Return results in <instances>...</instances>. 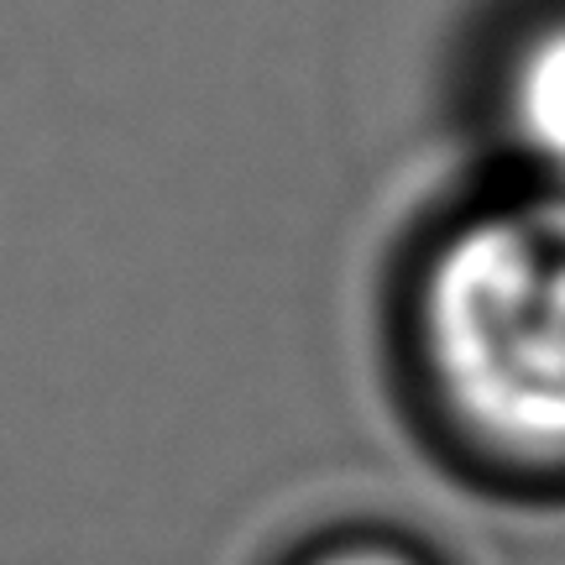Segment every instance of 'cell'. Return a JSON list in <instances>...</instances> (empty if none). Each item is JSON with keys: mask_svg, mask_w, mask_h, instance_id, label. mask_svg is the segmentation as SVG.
<instances>
[{"mask_svg": "<svg viewBox=\"0 0 565 565\" xmlns=\"http://www.w3.org/2000/svg\"><path fill=\"white\" fill-rule=\"evenodd\" d=\"M408 429L503 503H565V189L471 204L424 242L398 303Z\"/></svg>", "mask_w": 565, "mask_h": 565, "instance_id": "obj_1", "label": "cell"}, {"mask_svg": "<svg viewBox=\"0 0 565 565\" xmlns=\"http://www.w3.org/2000/svg\"><path fill=\"white\" fill-rule=\"evenodd\" d=\"M503 131L529 183L565 189V11L534 21L503 63Z\"/></svg>", "mask_w": 565, "mask_h": 565, "instance_id": "obj_2", "label": "cell"}, {"mask_svg": "<svg viewBox=\"0 0 565 565\" xmlns=\"http://www.w3.org/2000/svg\"><path fill=\"white\" fill-rule=\"evenodd\" d=\"M273 565H450L440 561V550H429L414 534L383 524H335L320 529L299 545L278 555Z\"/></svg>", "mask_w": 565, "mask_h": 565, "instance_id": "obj_3", "label": "cell"}]
</instances>
